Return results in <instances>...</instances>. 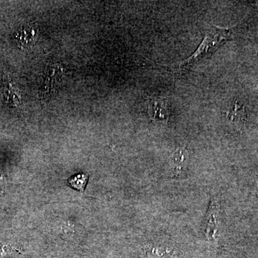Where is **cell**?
I'll use <instances>...</instances> for the list:
<instances>
[{
	"mask_svg": "<svg viewBox=\"0 0 258 258\" xmlns=\"http://www.w3.org/2000/svg\"><path fill=\"white\" fill-rule=\"evenodd\" d=\"M237 27L232 28H221L212 26L208 29L201 45L191 57L179 64L181 73L189 71L195 64L203 59L211 55L224 42L232 40L235 37Z\"/></svg>",
	"mask_w": 258,
	"mask_h": 258,
	"instance_id": "6da1fadb",
	"label": "cell"
},
{
	"mask_svg": "<svg viewBox=\"0 0 258 258\" xmlns=\"http://www.w3.org/2000/svg\"><path fill=\"white\" fill-rule=\"evenodd\" d=\"M63 70L57 64L47 67L44 76L43 83L40 92V98L44 104L50 101L60 86Z\"/></svg>",
	"mask_w": 258,
	"mask_h": 258,
	"instance_id": "7a4b0ae2",
	"label": "cell"
},
{
	"mask_svg": "<svg viewBox=\"0 0 258 258\" xmlns=\"http://www.w3.org/2000/svg\"><path fill=\"white\" fill-rule=\"evenodd\" d=\"M38 34L39 28L37 25L35 24H26L16 32L15 40L20 48H32L37 41Z\"/></svg>",
	"mask_w": 258,
	"mask_h": 258,
	"instance_id": "3957f363",
	"label": "cell"
},
{
	"mask_svg": "<svg viewBox=\"0 0 258 258\" xmlns=\"http://www.w3.org/2000/svg\"><path fill=\"white\" fill-rule=\"evenodd\" d=\"M219 213H220V201L217 198L214 199L212 200L206 220V226H205V234L209 240H215L217 231V225Z\"/></svg>",
	"mask_w": 258,
	"mask_h": 258,
	"instance_id": "277c9868",
	"label": "cell"
},
{
	"mask_svg": "<svg viewBox=\"0 0 258 258\" xmlns=\"http://www.w3.org/2000/svg\"><path fill=\"white\" fill-rule=\"evenodd\" d=\"M189 161V152L186 147H179L176 149L169 161V166L173 174L179 176L186 169Z\"/></svg>",
	"mask_w": 258,
	"mask_h": 258,
	"instance_id": "5b68a950",
	"label": "cell"
},
{
	"mask_svg": "<svg viewBox=\"0 0 258 258\" xmlns=\"http://www.w3.org/2000/svg\"><path fill=\"white\" fill-rule=\"evenodd\" d=\"M148 113L154 120H166L168 117V107L166 100H151L148 105Z\"/></svg>",
	"mask_w": 258,
	"mask_h": 258,
	"instance_id": "8992f818",
	"label": "cell"
},
{
	"mask_svg": "<svg viewBox=\"0 0 258 258\" xmlns=\"http://www.w3.org/2000/svg\"><path fill=\"white\" fill-rule=\"evenodd\" d=\"M227 117L233 123H244L247 119V111L242 102L236 98L227 112Z\"/></svg>",
	"mask_w": 258,
	"mask_h": 258,
	"instance_id": "52a82bcc",
	"label": "cell"
},
{
	"mask_svg": "<svg viewBox=\"0 0 258 258\" xmlns=\"http://www.w3.org/2000/svg\"><path fill=\"white\" fill-rule=\"evenodd\" d=\"M88 176L85 174H77L68 180V184L71 187L79 191H84L87 184Z\"/></svg>",
	"mask_w": 258,
	"mask_h": 258,
	"instance_id": "ba28073f",
	"label": "cell"
},
{
	"mask_svg": "<svg viewBox=\"0 0 258 258\" xmlns=\"http://www.w3.org/2000/svg\"><path fill=\"white\" fill-rule=\"evenodd\" d=\"M6 179L3 175L0 176V193H3L6 187Z\"/></svg>",
	"mask_w": 258,
	"mask_h": 258,
	"instance_id": "9c48e42d",
	"label": "cell"
},
{
	"mask_svg": "<svg viewBox=\"0 0 258 258\" xmlns=\"http://www.w3.org/2000/svg\"><path fill=\"white\" fill-rule=\"evenodd\" d=\"M13 249H10V247H7V246H4V247H2L0 249V255H5L6 254H10L11 252H13Z\"/></svg>",
	"mask_w": 258,
	"mask_h": 258,
	"instance_id": "30bf717a",
	"label": "cell"
}]
</instances>
